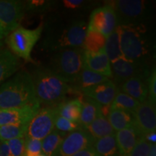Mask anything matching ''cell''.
Masks as SVG:
<instances>
[{
	"mask_svg": "<svg viewBox=\"0 0 156 156\" xmlns=\"http://www.w3.org/2000/svg\"><path fill=\"white\" fill-rule=\"evenodd\" d=\"M134 118L133 126L140 135L154 132L156 130V111L155 103L147 98L140 103L132 114Z\"/></svg>",
	"mask_w": 156,
	"mask_h": 156,
	"instance_id": "7c38bea8",
	"label": "cell"
},
{
	"mask_svg": "<svg viewBox=\"0 0 156 156\" xmlns=\"http://www.w3.org/2000/svg\"><path fill=\"white\" fill-rule=\"evenodd\" d=\"M104 50L111 63L123 57L121 51L119 28L118 25L114 32L106 38Z\"/></svg>",
	"mask_w": 156,
	"mask_h": 156,
	"instance_id": "484cf974",
	"label": "cell"
},
{
	"mask_svg": "<svg viewBox=\"0 0 156 156\" xmlns=\"http://www.w3.org/2000/svg\"><path fill=\"white\" fill-rule=\"evenodd\" d=\"M42 31L41 25L32 30L19 26L7 35L5 42L9 50L17 57L33 62L31 52L41 36Z\"/></svg>",
	"mask_w": 156,
	"mask_h": 156,
	"instance_id": "8992f818",
	"label": "cell"
},
{
	"mask_svg": "<svg viewBox=\"0 0 156 156\" xmlns=\"http://www.w3.org/2000/svg\"><path fill=\"white\" fill-rule=\"evenodd\" d=\"M140 103V102L126 93L118 91L114 101L110 105V109H120L132 114Z\"/></svg>",
	"mask_w": 156,
	"mask_h": 156,
	"instance_id": "f1b7e54d",
	"label": "cell"
},
{
	"mask_svg": "<svg viewBox=\"0 0 156 156\" xmlns=\"http://www.w3.org/2000/svg\"><path fill=\"white\" fill-rule=\"evenodd\" d=\"M148 156H156V146L155 145H152L151 151Z\"/></svg>",
	"mask_w": 156,
	"mask_h": 156,
	"instance_id": "60d3db41",
	"label": "cell"
},
{
	"mask_svg": "<svg viewBox=\"0 0 156 156\" xmlns=\"http://www.w3.org/2000/svg\"><path fill=\"white\" fill-rule=\"evenodd\" d=\"M106 38L98 31L87 28L82 48L85 51L96 53L104 48Z\"/></svg>",
	"mask_w": 156,
	"mask_h": 156,
	"instance_id": "4316f807",
	"label": "cell"
},
{
	"mask_svg": "<svg viewBox=\"0 0 156 156\" xmlns=\"http://www.w3.org/2000/svg\"><path fill=\"white\" fill-rule=\"evenodd\" d=\"M31 75L38 103L46 107L57 106L73 90L70 85L48 67H38Z\"/></svg>",
	"mask_w": 156,
	"mask_h": 156,
	"instance_id": "6da1fadb",
	"label": "cell"
},
{
	"mask_svg": "<svg viewBox=\"0 0 156 156\" xmlns=\"http://www.w3.org/2000/svg\"><path fill=\"white\" fill-rule=\"evenodd\" d=\"M87 25L81 20H73L61 30L51 32L46 37V45L50 49L82 48L86 36Z\"/></svg>",
	"mask_w": 156,
	"mask_h": 156,
	"instance_id": "5b68a950",
	"label": "cell"
},
{
	"mask_svg": "<svg viewBox=\"0 0 156 156\" xmlns=\"http://www.w3.org/2000/svg\"><path fill=\"white\" fill-rule=\"evenodd\" d=\"M64 5L67 9H76L83 5V0H65L63 2Z\"/></svg>",
	"mask_w": 156,
	"mask_h": 156,
	"instance_id": "d590c367",
	"label": "cell"
},
{
	"mask_svg": "<svg viewBox=\"0 0 156 156\" xmlns=\"http://www.w3.org/2000/svg\"><path fill=\"white\" fill-rule=\"evenodd\" d=\"M144 138H145L146 141L149 142V143L152 144V145H155V142H156L155 132H151V133L146 134V135L144 136Z\"/></svg>",
	"mask_w": 156,
	"mask_h": 156,
	"instance_id": "f35d334b",
	"label": "cell"
},
{
	"mask_svg": "<svg viewBox=\"0 0 156 156\" xmlns=\"http://www.w3.org/2000/svg\"><path fill=\"white\" fill-rule=\"evenodd\" d=\"M107 119L115 132L131 127L134 124V118L131 113L120 109H110Z\"/></svg>",
	"mask_w": 156,
	"mask_h": 156,
	"instance_id": "603a6c76",
	"label": "cell"
},
{
	"mask_svg": "<svg viewBox=\"0 0 156 156\" xmlns=\"http://www.w3.org/2000/svg\"><path fill=\"white\" fill-rule=\"evenodd\" d=\"M66 136V134L54 129L41 140L43 154L46 156H55L58 147Z\"/></svg>",
	"mask_w": 156,
	"mask_h": 156,
	"instance_id": "83f0119b",
	"label": "cell"
},
{
	"mask_svg": "<svg viewBox=\"0 0 156 156\" xmlns=\"http://www.w3.org/2000/svg\"><path fill=\"white\" fill-rule=\"evenodd\" d=\"M116 12L118 25H139L147 15V3L141 0H119L109 4Z\"/></svg>",
	"mask_w": 156,
	"mask_h": 156,
	"instance_id": "52a82bcc",
	"label": "cell"
},
{
	"mask_svg": "<svg viewBox=\"0 0 156 156\" xmlns=\"http://www.w3.org/2000/svg\"><path fill=\"white\" fill-rule=\"evenodd\" d=\"M55 51L48 68L70 85L84 68L85 51L83 48H69Z\"/></svg>",
	"mask_w": 156,
	"mask_h": 156,
	"instance_id": "277c9868",
	"label": "cell"
},
{
	"mask_svg": "<svg viewBox=\"0 0 156 156\" xmlns=\"http://www.w3.org/2000/svg\"><path fill=\"white\" fill-rule=\"evenodd\" d=\"M111 67L112 78L118 85L135 77L147 79L151 74L147 62L129 61L124 57L111 63Z\"/></svg>",
	"mask_w": 156,
	"mask_h": 156,
	"instance_id": "9c48e42d",
	"label": "cell"
},
{
	"mask_svg": "<svg viewBox=\"0 0 156 156\" xmlns=\"http://www.w3.org/2000/svg\"><path fill=\"white\" fill-rule=\"evenodd\" d=\"M121 92L126 93L142 103L147 98V79L142 77H132L120 84Z\"/></svg>",
	"mask_w": 156,
	"mask_h": 156,
	"instance_id": "ac0fdd59",
	"label": "cell"
},
{
	"mask_svg": "<svg viewBox=\"0 0 156 156\" xmlns=\"http://www.w3.org/2000/svg\"><path fill=\"white\" fill-rule=\"evenodd\" d=\"M0 156H11L7 142L0 140Z\"/></svg>",
	"mask_w": 156,
	"mask_h": 156,
	"instance_id": "74e56055",
	"label": "cell"
},
{
	"mask_svg": "<svg viewBox=\"0 0 156 156\" xmlns=\"http://www.w3.org/2000/svg\"><path fill=\"white\" fill-rule=\"evenodd\" d=\"M95 139L85 129L80 127L67 134L55 156H72L88 147H93Z\"/></svg>",
	"mask_w": 156,
	"mask_h": 156,
	"instance_id": "30bf717a",
	"label": "cell"
},
{
	"mask_svg": "<svg viewBox=\"0 0 156 156\" xmlns=\"http://www.w3.org/2000/svg\"><path fill=\"white\" fill-rule=\"evenodd\" d=\"M7 35H8V34L7 33V31L0 25V46H2V41L6 38Z\"/></svg>",
	"mask_w": 156,
	"mask_h": 156,
	"instance_id": "ab89813d",
	"label": "cell"
},
{
	"mask_svg": "<svg viewBox=\"0 0 156 156\" xmlns=\"http://www.w3.org/2000/svg\"><path fill=\"white\" fill-rule=\"evenodd\" d=\"M120 47L123 57L129 61L147 62L150 44L142 25H118Z\"/></svg>",
	"mask_w": 156,
	"mask_h": 156,
	"instance_id": "3957f363",
	"label": "cell"
},
{
	"mask_svg": "<svg viewBox=\"0 0 156 156\" xmlns=\"http://www.w3.org/2000/svg\"><path fill=\"white\" fill-rule=\"evenodd\" d=\"M38 156H46V155H44V154H42V153H41V154H40V155H38Z\"/></svg>",
	"mask_w": 156,
	"mask_h": 156,
	"instance_id": "b9f144b4",
	"label": "cell"
},
{
	"mask_svg": "<svg viewBox=\"0 0 156 156\" xmlns=\"http://www.w3.org/2000/svg\"><path fill=\"white\" fill-rule=\"evenodd\" d=\"M147 89L148 95L147 98L150 99L153 103H155L156 101V73L155 68L150 74L149 77L147 78Z\"/></svg>",
	"mask_w": 156,
	"mask_h": 156,
	"instance_id": "e575fe53",
	"label": "cell"
},
{
	"mask_svg": "<svg viewBox=\"0 0 156 156\" xmlns=\"http://www.w3.org/2000/svg\"><path fill=\"white\" fill-rule=\"evenodd\" d=\"M117 27L116 12L110 5L94 9L90 17L87 28L96 30L107 38Z\"/></svg>",
	"mask_w": 156,
	"mask_h": 156,
	"instance_id": "8fae6325",
	"label": "cell"
},
{
	"mask_svg": "<svg viewBox=\"0 0 156 156\" xmlns=\"http://www.w3.org/2000/svg\"><path fill=\"white\" fill-rule=\"evenodd\" d=\"M83 107V98H77L70 101H63L56 106V113L59 116L79 123Z\"/></svg>",
	"mask_w": 156,
	"mask_h": 156,
	"instance_id": "44dd1931",
	"label": "cell"
},
{
	"mask_svg": "<svg viewBox=\"0 0 156 156\" xmlns=\"http://www.w3.org/2000/svg\"><path fill=\"white\" fill-rule=\"evenodd\" d=\"M85 129L94 138L95 140L116 133L109 123L107 117L101 114L97 117Z\"/></svg>",
	"mask_w": 156,
	"mask_h": 156,
	"instance_id": "cb8c5ba5",
	"label": "cell"
},
{
	"mask_svg": "<svg viewBox=\"0 0 156 156\" xmlns=\"http://www.w3.org/2000/svg\"><path fill=\"white\" fill-rule=\"evenodd\" d=\"M25 148L26 156H38L42 153L41 140L25 136Z\"/></svg>",
	"mask_w": 156,
	"mask_h": 156,
	"instance_id": "1f68e13d",
	"label": "cell"
},
{
	"mask_svg": "<svg viewBox=\"0 0 156 156\" xmlns=\"http://www.w3.org/2000/svg\"><path fill=\"white\" fill-rule=\"evenodd\" d=\"M93 148L101 156H119L115 134L95 140Z\"/></svg>",
	"mask_w": 156,
	"mask_h": 156,
	"instance_id": "d4e9b609",
	"label": "cell"
},
{
	"mask_svg": "<svg viewBox=\"0 0 156 156\" xmlns=\"http://www.w3.org/2000/svg\"><path fill=\"white\" fill-rule=\"evenodd\" d=\"M84 67L105 77L112 78L111 62L104 48L96 53L85 51Z\"/></svg>",
	"mask_w": 156,
	"mask_h": 156,
	"instance_id": "2e32d148",
	"label": "cell"
},
{
	"mask_svg": "<svg viewBox=\"0 0 156 156\" xmlns=\"http://www.w3.org/2000/svg\"><path fill=\"white\" fill-rule=\"evenodd\" d=\"M40 104L20 108L0 109V126L28 124L40 109Z\"/></svg>",
	"mask_w": 156,
	"mask_h": 156,
	"instance_id": "5bb4252c",
	"label": "cell"
},
{
	"mask_svg": "<svg viewBox=\"0 0 156 156\" xmlns=\"http://www.w3.org/2000/svg\"><path fill=\"white\" fill-rule=\"evenodd\" d=\"M18 58L7 48L0 46V86L18 71Z\"/></svg>",
	"mask_w": 156,
	"mask_h": 156,
	"instance_id": "d6986e66",
	"label": "cell"
},
{
	"mask_svg": "<svg viewBox=\"0 0 156 156\" xmlns=\"http://www.w3.org/2000/svg\"><path fill=\"white\" fill-rule=\"evenodd\" d=\"M152 144L146 141L144 136H141L128 156H148Z\"/></svg>",
	"mask_w": 156,
	"mask_h": 156,
	"instance_id": "836d02e7",
	"label": "cell"
},
{
	"mask_svg": "<svg viewBox=\"0 0 156 156\" xmlns=\"http://www.w3.org/2000/svg\"><path fill=\"white\" fill-rule=\"evenodd\" d=\"M55 127L57 131L67 135V134L78 129L82 126L79 123L73 122L57 115L55 120Z\"/></svg>",
	"mask_w": 156,
	"mask_h": 156,
	"instance_id": "4dcf8cb0",
	"label": "cell"
},
{
	"mask_svg": "<svg viewBox=\"0 0 156 156\" xmlns=\"http://www.w3.org/2000/svg\"><path fill=\"white\" fill-rule=\"evenodd\" d=\"M57 116L56 107L40 108L28 123L25 136L42 140L54 129Z\"/></svg>",
	"mask_w": 156,
	"mask_h": 156,
	"instance_id": "ba28073f",
	"label": "cell"
},
{
	"mask_svg": "<svg viewBox=\"0 0 156 156\" xmlns=\"http://www.w3.org/2000/svg\"><path fill=\"white\" fill-rule=\"evenodd\" d=\"M25 15V5L16 0H0V25L7 34L20 26Z\"/></svg>",
	"mask_w": 156,
	"mask_h": 156,
	"instance_id": "4fadbf2b",
	"label": "cell"
},
{
	"mask_svg": "<svg viewBox=\"0 0 156 156\" xmlns=\"http://www.w3.org/2000/svg\"><path fill=\"white\" fill-rule=\"evenodd\" d=\"M6 142L9 147L11 156H26L25 148V137L13 139Z\"/></svg>",
	"mask_w": 156,
	"mask_h": 156,
	"instance_id": "d6a6232c",
	"label": "cell"
},
{
	"mask_svg": "<svg viewBox=\"0 0 156 156\" xmlns=\"http://www.w3.org/2000/svg\"><path fill=\"white\" fill-rule=\"evenodd\" d=\"M40 104L30 74L21 70L0 86V109L20 108Z\"/></svg>",
	"mask_w": 156,
	"mask_h": 156,
	"instance_id": "7a4b0ae2",
	"label": "cell"
},
{
	"mask_svg": "<svg viewBox=\"0 0 156 156\" xmlns=\"http://www.w3.org/2000/svg\"><path fill=\"white\" fill-rule=\"evenodd\" d=\"M28 124H11L0 126V140L7 142L9 140L23 138L25 136Z\"/></svg>",
	"mask_w": 156,
	"mask_h": 156,
	"instance_id": "f546056e",
	"label": "cell"
},
{
	"mask_svg": "<svg viewBox=\"0 0 156 156\" xmlns=\"http://www.w3.org/2000/svg\"><path fill=\"white\" fill-rule=\"evenodd\" d=\"M83 98V107L79 120V124L82 127L85 129L102 114V106L86 96Z\"/></svg>",
	"mask_w": 156,
	"mask_h": 156,
	"instance_id": "7402d4cb",
	"label": "cell"
},
{
	"mask_svg": "<svg viewBox=\"0 0 156 156\" xmlns=\"http://www.w3.org/2000/svg\"><path fill=\"white\" fill-rule=\"evenodd\" d=\"M141 136L134 126L116 132L115 138L119 156L129 155Z\"/></svg>",
	"mask_w": 156,
	"mask_h": 156,
	"instance_id": "e0dca14e",
	"label": "cell"
},
{
	"mask_svg": "<svg viewBox=\"0 0 156 156\" xmlns=\"http://www.w3.org/2000/svg\"><path fill=\"white\" fill-rule=\"evenodd\" d=\"M84 96H86L92 100L96 101L101 106H110L114 101L118 88L114 82L109 80L103 83L98 84L93 86L82 90Z\"/></svg>",
	"mask_w": 156,
	"mask_h": 156,
	"instance_id": "9a60e30c",
	"label": "cell"
},
{
	"mask_svg": "<svg viewBox=\"0 0 156 156\" xmlns=\"http://www.w3.org/2000/svg\"><path fill=\"white\" fill-rule=\"evenodd\" d=\"M72 156H101L98 154L93 147H88L78 152Z\"/></svg>",
	"mask_w": 156,
	"mask_h": 156,
	"instance_id": "8d00e7d4",
	"label": "cell"
},
{
	"mask_svg": "<svg viewBox=\"0 0 156 156\" xmlns=\"http://www.w3.org/2000/svg\"><path fill=\"white\" fill-rule=\"evenodd\" d=\"M109 78L84 67L75 80L70 84L73 91L82 92L84 89L109 80Z\"/></svg>",
	"mask_w": 156,
	"mask_h": 156,
	"instance_id": "ffe728a7",
	"label": "cell"
}]
</instances>
